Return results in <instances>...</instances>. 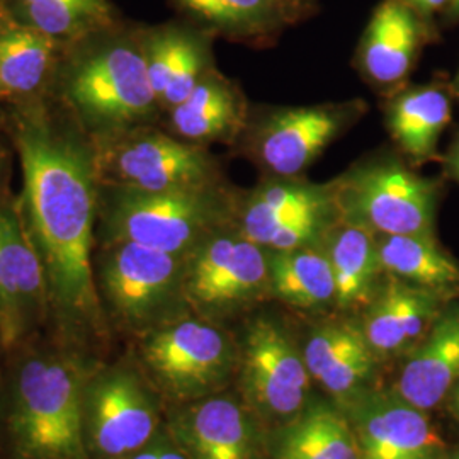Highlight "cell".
I'll return each mask as SVG.
<instances>
[{"instance_id":"6da1fadb","label":"cell","mask_w":459,"mask_h":459,"mask_svg":"<svg viewBox=\"0 0 459 459\" xmlns=\"http://www.w3.org/2000/svg\"><path fill=\"white\" fill-rule=\"evenodd\" d=\"M13 136L22 167L19 213L43 265L49 318L66 344L106 341L94 255L99 179L92 138L64 106L16 104Z\"/></svg>"},{"instance_id":"7a4b0ae2","label":"cell","mask_w":459,"mask_h":459,"mask_svg":"<svg viewBox=\"0 0 459 459\" xmlns=\"http://www.w3.org/2000/svg\"><path fill=\"white\" fill-rule=\"evenodd\" d=\"M53 82L62 106L92 140L152 126L160 115L140 34L113 28L68 45Z\"/></svg>"},{"instance_id":"3957f363","label":"cell","mask_w":459,"mask_h":459,"mask_svg":"<svg viewBox=\"0 0 459 459\" xmlns=\"http://www.w3.org/2000/svg\"><path fill=\"white\" fill-rule=\"evenodd\" d=\"M72 351H36L17 359L2 411L9 459H91L82 417L91 366Z\"/></svg>"},{"instance_id":"277c9868","label":"cell","mask_w":459,"mask_h":459,"mask_svg":"<svg viewBox=\"0 0 459 459\" xmlns=\"http://www.w3.org/2000/svg\"><path fill=\"white\" fill-rule=\"evenodd\" d=\"M237 203L238 195L221 182L169 191L99 184L96 240L187 255L214 231L237 225Z\"/></svg>"},{"instance_id":"5b68a950","label":"cell","mask_w":459,"mask_h":459,"mask_svg":"<svg viewBox=\"0 0 459 459\" xmlns=\"http://www.w3.org/2000/svg\"><path fill=\"white\" fill-rule=\"evenodd\" d=\"M186 261L187 255L133 242L99 246L94 273L108 322L143 335L191 315L184 286Z\"/></svg>"},{"instance_id":"8992f818","label":"cell","mask_w":459,"mask_h":459,"mask_svg":"<svg viewBox=\"0 0 459 459\" xmlns=\"http://www.w3.org/2000/svg\"><path fill=\"white\" fill-rule=\"evenodd\" d=\"M138 352L153 386L178 405L216 394L238 361L229 335L195 313L140 335Z\"/></svg>"},{"instance_id":"52a82bcc","label":"cell","mask_w":459,"mask_h":459,"mask_svg":"<svg viewBox=\"0 0 459 459\" xmlns=\"http://www.w3.org/2000/svg\"><path fill=\"white\" fill-rule=\"evenodd\" d=\"M99 184L138 191H169L221 182L220 164L206 145L140 126L92 140Z\"/></svg>"},{"instance_id":"ba28073f","label":"cell","mask_w":459,"mask_h":459,"mask_svg":"<svg viewBox=\"0 0 459 459\" xmlns=\"http://www.w3.org/2000/svg\"><path fill=\"white\" fill-rule=\"evenodd\" d=\"M333 184L342 221L377 235L434 237L437 186L402 162L375 159L356 165Z\"/></svg>"},{"instance_id":"9c48e42d","label":"cell","mask_w":459,"mask_h":459,"mask_svg":"<svg viewBox=\"0 0 459 459\" xmlns=\"http://www.w3.org/2000/svg\"><path fill=\"white\" fill-rule=\"evenodd\" d=\"M339 221L333 181L271 176L238 195L237 229L271 252L322 246Z\"/></svg>"},{"instance_id":"30bf717a","label":"cell","mask_w":459,"mask_h":459,"mask_svg":"<svg viewBox=\"0 0 459 459\" xmlns=\"http://www.w3.org/2000/svg\"><path fill=\"white\" fill-rule=\"evenodd\" d=\"M82 417L91 459H128L164 429L150 385L121 362L91 366Z\"/></svg>"},{"instance_id":"8fae6325","label":"cell","mask_w":459,"mask_h":459,"mask_svg":"<svg viewBox=\"0 0 459 459\" xmlns=\"http://www.w3.org/2000/svg\"><path fill=\"white\" fill-rule=\"evenodd\" d=\"M186 298L191 312L218 320L269 295V252L231 225L187 254Z\"/></svg>"},{"instance_id":"7c38bea8","label":"cell","mask_w":459,"mask_h":459,"mask_svg":"<svg viewBox=\"0 0 459 459\" xmlns=\"http://www.w3.org/2000/svg\"><path fill=\"white\" fill-rule=\"evenodd\" d=\"M240 386L247 409L279 426L308 407L310 373L293 339L274 318L257 316L240 345Z\"/></svg>"},{"instance_id":"4fadbf2b","label":"cell","mask_w":459,"mask_h":459,"mask_svg":"<svg viewBox=\"0 0 459 459\" xmlns=\"http://www.w3.org/2000/svg\"><path fill=\"white\" fill-rule=\"evenodd\" d=\"M362 115L361 99L274 109L252 128L250 157L271 176L299 178Z\"/></svg>"},{"instance_id":"5bb4252c","label":"cell","mask_w":459,"mask_h":459,"mask_svg":"<svg viewBox=\"0 0 459 459\" xmlns=\"http://www.w3.org/2000/svg\"><path fill=\"white\" fill-rule=\"evenodd\" d=\"M0 344L16 347L49 316L43 265L16 204L0 206Z\"/></svg>"},{"instance_id":"9a60e30c","label":"cell","mask_w":459,"mask_h":459,"mask_svg":"<svg viewBox=\"0 0 459 459\" xmlns=\"http://www.w3.org/2000/svg\"><path fill=\"white\" fill-rule=\"evenodd\" d=\"M349 422L361 459H441L443 443L424 411L398 394H358Z\"/></svg>"},{"instance_id":"2e32d148","label":"cell","mask_w":459,"mask_h":459,"mask_svg":"<svg viewBox=\"0 0 459 459\" xmlns=\"http://www.w3.org/2000/svg\"><path fill=\"white\" fill-rule=\"evenodd\" d=\"M165 430L189 459H259L257 417L230 396L179 405Z\"/></svg>"},{"instance_id":"e0dca14e","label":"cell","mask_w":459,"mask_h":459,"mask_svg":"<svg viewBox=\"0 0 459 459\" xmlns=\"http://www.w3.org/2000/svg\"><path fill=\"white\" fill-rule=\"evenodd\" d=\"M65 45L17 19L0 0V102L41 98L56 74Z\"/></svg>"},{"instance_id":"ac0fdd59","label":"cell","mask_w":459,"mask_h":459,"mask_svg":"<svg viewBox=\"0 0 459 459\" xmlns=\"http://www.w3.org/2000/svg\"><path fill=\"white\" fill-rule=\"evenodd\" d=\"M437 310L439 291L388 276L366 307L362 330L377 356H394L420 341Z\"/></svg>"},{"instance_id":"d6986e66","label":"cell","mask_w":459,"mask_h":459,"mask_svg":"<svg viewBox=\"0 0 459 459\" xmlns=\"http://www.w3.org/2000/svg\"><path fill=\"white\" fill-rule=\"evenodd\" d=\"M303 358L312 379L341 402L361 394L377 362L362 325L342 320L315 328Z\"/></svg>"},{"instance_id":"ffe728a7","label":"cell","mask_w":459,"mask_h":459,"mask_svg":"<svg viewBox=\"0 0 459 459\" xmlns=\"http://www.w3.org/2000/svg\"><path fill=\"white\" fill-rule=\"evenodd\" d=\"M459 381V303L439 313L398 379V392L420 411L441 403Z\"/></svg>"},{"instance_id":"44dd1931","label":"cell","mask_w":459,"mask_h":459,"mask_svg":"<svg viewBox=\"0 0 459 459\" xmlns=\"http://www.w3.org/2000/svg\"><path fill=\"white\" fill-rule=\"evenodd\" d=\"M419 14L405 0H383L362 36L359 65L377 85L400 82L411 72L420 47Z\"/></svg>"},{"instance_id":"7402d4cb","label":"cell","mask_w":459,"mask_h":459,"mask_svg":"<svg viewBox=\"0 0 459 459\" xmlns=\"http://www.w3.org/2000/svg\"><path fill=\"white\" fill-rule=\"evenodd\" d=\"M246 119L240 92L214 68L179 106L169 111L172 134L199 145L231 142L246 130Z\"/></svg>"},{"instance_id":"603a6c76","label":"cell","mask_w":459,"mask_h":459,"mask_svg":"<svg viewBox=\"0 0 459 459\" xmlns=\"http://www.w3.org/2000/svg\"><path fill=\"white\" fill-rule=\"evenodd\" d=\"M322 246L335 281V307L344 312L366 308L377 295L383 274L377 233L341 220Z\"/></svg>"},{"instance_id":"cb8c5ba5","label":"cell","mask_w":459,"mask_h":459,"mask_svg":"<svg viewBox=\"0 0 459 459\" xmlns=\"http://www.w3.org/2000/svg\"><path fill=\"white\" fill-rule=\"evenodd\" d=\"M271 453L273 459H361L349 419L325 403L308 405L279 426Z\"/></svg>"},{"instance_id":"d4e9b609","label":"cell","mask_w":459,"mask_h":459,"mask_svg":"<svg viewBox=\"0 0 459 459\" xmlns=\"http://www.w3.org/2000/svg\"><path fill=\"white\" fill-rule=\"evenodd\" d=\"M449 121L451 100L434 85L400 92L386 109L388 132L413 162H424L434 155Z\"/></svg>"},{"instance_id":"484cf974","label":"cell","mask_w":459,"mask_h":459,"mask_svg":"<svg viewBox=\"0 0 459 459\" xmlns=\"http://www.w3.org/2000/svg\"><path fill=\"white\" fill-rule=\"evenodd\" d=\"M269 252V295L299 310L335 305V281L324 246Z\"/></svg>"},{"instance_id":"4316f807","label":"cell","mask_w":459,"mask_h":459,"mask_svg":"<svg viewBox=\"0 0 459 459\" xmlns=\"http://www.w3.org/2000/svg\"><path fill=\"white\" fill-rule=\"evenodd\" d=\"M22 22L48 34L62 45L116 28L109 0H2Z\"/></svg>"},{"instance_id":"83f0119b","label":"cell","mask_w":459,"mask_h":459,"mask_svg":"<svg viewBox=\"0 0 459 459\" xmlns=\"http://www.w3.org/2000/svg\"><path fill=\"white\" fill-rule=\"evenodd\" d=\"M377 246L379 264L386 276L434 291L459 284L458 264L436 244L434 237L377 235Z\"/></svg>"},{"instance_id":"f1b7e54d","label":"cell","mask_w":459,"mask_h":459,"mask_svg":"<svg viewBox=\"0 0 459 459\" xmlns=\"http://www.w3.org/2000/svg\"><path fill=\"white\" fill-rule=\"evenodd\" d=\"M216 33L255 43L279 33L293 17L281 0H176Z\"/></svg>"},{"instance_id":"f546056e","label":"cell","mask_w":459,"mask_h":459,"mask_svg":"<svg viewBox=\"0 0 459 459\" xmlns=\"http://www.w3.org/2000/svg\"><path fill=\"white\" fill-rule=\"evenodd\" d=\"M212 58L210 48L203 36L193 34L189 45L184 49L181 60L176 66L170 81L165 87L164 94L160 98V111H170L179 106L184 99L187 98L201 79L212 70Z\"/></svg>"},{"instance_id":"4dcf8cb0","label":"cell","mask_w":459,"mask_h":459,"mask_svg":"<svg viewBox=\"0 0 459 459\" xmlns=\"http://www.w3.org/2000/svg\"><path fill=\"white\" fill-rule=\"evenodd\" d=\"M128 459H189L170 434L162 429L147 446Z\"/></svg>"},{"instance_id":"1f68e13d","label":"cell","mask_w":459,"mask_h":459,"mask_svg":"<svg viewBox=\"0 0 459 459\" xmlns=\"http://www.w3.org/2000/svg\"><path fill=\"white\" fill-rule=\"evenodd\" d=\"M284 4V7L290 11V14L293 19L301 17V14L312 7L313 0H281Z\"/></svg>"},{"instance_id":"d6a6232c","label":"cell","mask_w":459,"mask_h":459,"mask_svg":"<svg viewBox=\"0 0 459 459\" xmlns=\"http://www.w3.org/2000/svg\"><path fill=\"white\" fill-rule=\"evenodd\" d=\"M447 170L459 182V140L447 157Z\"/></svg>"},{"instance_id":"836d02e7","label":"cell","mask_w":459,"mask_h":459,"mask_svg":"<svg viewBox=\"0 0 459 459\" xmlns=\"http://www.w3.org/2000/svg\"><path fill=\"white\" fill-rule=\"evenodd\" d=\"M453 405H455V411L458 413L459 417V381L455 386V400H453Z\"/></svg>"},{"instance_id":"e575fe53","label":"cell","mask_w":459,"mask_h":459,"mask_svg":"<svg viewBox=\"0 0 459 459\" xmlns=\"http://www.w3.org/2000/svg\"><path fill=\"white\" fill-rule=\"evenodd\" d=\"M449 5H451V9H453V11H455V13L459 16V0H451V2H449Z\"/></svg>"},{"instance_id":"d590c367","label":"cell","mask_w":459,"mask_h":459,"mask_svg":"<svg viewBox=\"0 0 459 459\" xmlns=\"http://www.w3.org/2000/svg\"><path fill=\"white\" fill-rule=\"evenodd\" d=\"M458 92H459V74H458Z\"/></svg>"},{"instance_id":"8d00e7d4","label":"cell","mask_w":459,"mask_h":459,"mask_svg":"<svg viewBox=\"0 0 459 459\" xmlns=\"http://www.w3.org/2000/svg\"><path fill=\"white\" fill-rule=\"evenodd\" d=\"M0 320H2V312H0Z\"/></svg>"},{"instance_id":"74e56055","label":"cell","mask_w":459,"mask_h":459,"mask_svg":"<svg viewBox=\"0 0 459 459\" xmlns=\"http://www.w3.org/2000/svg\"><path fill=\"white\" fill-rule=\"evenodd\" d=\"M456 459H459V456H458V458H456Z\"/></svg>"}]
</instances>
